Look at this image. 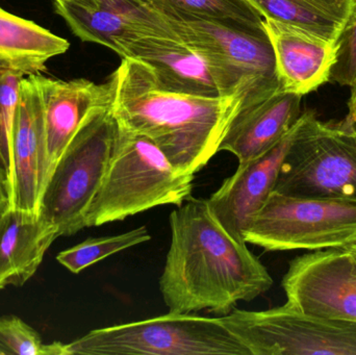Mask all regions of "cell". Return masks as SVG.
Here are the masks:
<instances>
[{
    "label": "cell",
    "mask_w": 356,
    "mask_h": 355,
    "mask_svg": "<svg viewBox=\"0 0 356 355\" xmlns=\"http://www.w3.org/2000/svg\"><path fill=\"white\" fill-rule=\"evenodd\" d=\"M265 18L288 23L336 42L355 0H250Z\"/></svg>",
    "instance_id": "obj_20"
},
{
    "label": "cell",
    "mask_w": 356,
    "mask_h": 355,
    "mask_svg": "<svg viewBox=\"0 0 356 355\" xmlns=\"http://www.w3.org/2000/svg\"><path fill=\"white\" fill-rule=\"evenodd\" d=\"M266 251L345 248L356 242V200L272 192L243 233Z\"/></svg>",
    "instance_id": "obj_7"
},
{
    "label": "cell",
    "mask_w": 356,
    "mask_h": 355,
    "mask_svg": "<svg viewBox=\"0 0 356 355\" xmlns=\"http://www.w3.org/2000/svg\"><path fill=\"white\" fill-rule=\"evenodd\" d=\"M122 58L145 63L159 85L168 91L207 97L234 95L211 63L180 39L140 38L125 48Z\"/></svg>",
    "instance_id": "obj_14"
},
{
    "label": "cell",
    "mask_w": 356,
    "mask_h": 355,
    "mask_svg": "<svg viewBox=\"0 0 356 355\" xmlns=\"http://www.w3.org/2000/svg\"><path fill=\"white\" fill-rule=\"evenodd\" d=\"M15 181L13 208L39 214L49 179L43 101L38 74L23 77L13 133Z\"/></svg>",
    "instance_id": "obj_12"
},
{
    "label": "cell",
    "mask_w": 356,
    "mask_h": 355,
    "mask_svg": "<svg viewBox=\"0 0 356 355\" xmlns=\"http://www.w3.org/2000/svg\"><path fill=\"white\" fill-rule=\"evenodd\" d=\"M54 10L81 41L106 46L121 56L140 38L179 39L156 0L54 1Z\"/></svg>",
    "instance_id": "obj_11"
},
{
    "label": "cell",
    "mask_w": 356,
    "mask_h": 355,
    "mask_svg": "<svg viewBox=\"0 0 356 355\" xmlns=\"http://www.w3.org/2000/svg\"><path fill=\"white\" fill-rule=\"evenodd\" d=\"M12 208V195L6 171L0 166V217Z\"/></svg>",
    "instance_id": "obj_26"
},
{
    "label": "cell",
    "mask_w": 356,
    "mask_h": 355,
    "mask_svg": "<svg viewBox=\"0 0 356 355\" xmlns=\"http://www.w3.org/2000/svg\"><path fill=\"white\" fill-rule=\"evenodd\" d=\"M16 354L54 355V343H42L35 329L18 317H0V355Z\"/></svg>",
    "instance_id": "obj_24"
},
{
    "label": "cell",
    "mask_w": 356,
    "mask_h": 355,
    "mask_svg": "<svg viewBox=\"0 0 356 355\" xmlns=\"http://www.w3.org/2000/svg\"><path fill=\"white\" fill-rule=\"evenodd\" d=\"M69 47L64 38L0 6V71L23 76L41 74L48 60L65 53Z\"/></svg>",
    "instance_id": "obj_19"
},
{
    "label": "cell",
    "mask_w": 356,
    "mask_h": 355,
    "mask_svg": "<svg viewBox=\"0 0 356 355\" xmlns=\"http://www.w3.org/2000/svg\"><path fill=\"white\" fill-rule=\"evenodd\" d=\"M50 175L75 133L98 106L112 99L110 83L97 85L86 79L62 81L38 74ZM49 175V177H50Z\"/></svg>",
    "instance_id": "obj_17"
},
{
    "label": "cell",
    "mask_w": 356,
    "mask_h": 355,
    "mask_svg": "<svg viewBox=\"0 0 356 355\" xmlns=\"http://www.w3.org/2000/svg\"><path fill=\"white\" fill-rule=\"evenodd\" d=\"M58 231L39 214L10 208L0 217V290L35 275Z\"/></svg>",
    "instance_id": "obj_18"
},
{
    "label": "cell",
    "mask_w": 356,
    "mask_h": 355,
    "mask_svg": "<svg viewBox=\"0 0 356 355\" xmlns=\"http://www.w3.org/2000/svg\"><path fill=\"white\" fill-rule=\"evenodd\" d=\"M298 126L299 119L271 149L254 160L238 165L236 172L207 199L216 218L236 240L245 242L243 233L249 221L274 191Z\"/></svg>",
    "instance_id": "obj_13"
},
{
    "label": "cell",
    "mask_w": 356,
    "mask_h": 355,
    "mask_svg": "<svg viewBox=\"0 0 356 355\" xmlns=\"http://www.w3.org/2000/svg\"><path fill=\"white\" fill-rule=\"evenodd\" d=\"M274 192L289 196L356 200V125L319 120L313 110L299 117Z\"/></svg>",
    "instance_id": "obj_6"
},
{
    "label": "cell",
    "mask_w": 356,
    "mask_h": 355,
    "mask_svg": "<svg viewBox=\"0 0 356 355\" xmlns=\"http://www.w3.org/2000/svg\"><path fill=\"white\" fill-rule=\"evenodd\" d=\"M345 249L348 251V254H350L351 258H353V262H355L356 266V242L355 243L351 244V245L347 246L345 247Z\"/></svg>",
    "instance_id": "obj_28"
},
{
    "label": "cell",
    "mask_w": 356,
    "mask_h": 355,
    "mask_svg": "<svg viewBox=\"0 0 356 355\" xmlns=\"http://www.w3.org/2000/svg\"><path fill=\"white\" fill-rule=\"evenodd\" d=\"M23 77L20 73L0 71V166L8 176L12 208L15 181L13 133Z\"/></svg>",
    "instance_id": "obj_23"
},
{
    "label": "cell",
    "mask_w": 356,
    "mask_h": 355,
    "mask_svg": "<svg viewBox=\"0 0 356 355\" xmlns=\"http://www.w3.org/2000/svg\"><path fill=\"white\" fill-rule=\"evenodd\" d=\"M122 58L108 81L117 122L152 140L177 170L196 174L219 152L246 94L207 97L168 91L145 63Z\"/></svg>",
    "instance_id": "obj_2"
},
{
    "label": "cell",
    "mask_w": 356,
    "mask_h": 355,
    "mask_svg": "<svg viewBox=\"0 0 356 355\" xmlns=\"http://www.w3.org/2000/svg\"><path fill=\"white\" fill-rule=\"evenodd\" d=\"M220 319L252 355H356V323L311 316L288 302L254 312L234 308Z\"/></svg>",
    "instance_id": "obj_9"
},
{
    "label": "cell",
    "mask_w": 356,
    "mask_h": 355,
    "mask_svg": "<svg viewBox=\"0 0 356 355\" xmlns=\"http://www.w3.org/2000/svg\"><path fill=\"white\" fill-rule=\"evenodd\" d=\"M351 95L349 98L348 108L349 114L348 116L353 119V122L356 125V81L353 85H351Z\"/></svg>",
    "instance_id": "obj_27"
},
{
    "label": "cell",
    "mask_w": 356,
    "mask_h": 355,
    "mask_svg": "<svg viewBox=\"0 0 356 355\" xmlns=\"http://www.w3.org/2000/svg\"><path fill=\"white\" fill-rule=\"evenodd\" d=\"M117 135L111 99L88 116L56 163L42 194L39 215L60 237L86 229L88 210L108 170Z\"/></svg>",
    "instance_id": "obj_4"
},
{
    "label": "cell",
    "mask_w": 356,
    "mask_h": 355,
    "mask_svg": "<svg viewBox=\"0 0 356 355\" xmlns=\"http://www.w3.org/2000/svg\"><path fill=\"white\" fill-rule=\"evenodd\" d=\"M170 247L160 290L169 312L227 315L269 291L273 279L246 242L232 237L207 199L190 198L170 215Z\"/></svg>",
    "instance_id": "obj_1"
},
{
    "label": "cell",
    "mask_w": 356,
    "mask_h": 355,
    "mask_svg": "<svg viewBox=\"0 0 356 355\" xmlns=\"http://www.w3.org/2000/svg\"><path fill=\"white\" fill-rule=\"evenodd\" d=\"M54 1L65 2V1H74V2H88L89 0H54Z\"/></svg>",
    "instance_id": "obj_29"
},
{
    "label": "cell",
    "mask_w": 356,
    "mask_h": 355,
    "mask_svg": "<svg viewBox=\"0 0 356 355\" xmlns=\"http://www.w3.org/2000/svg\"><path fill=\"white\" fill-rule=\"evenodd\" d=\"M150 239L152 236L146 226H140L120 235L89 238L86 241L60 252L56 256V261L73 274H79L88 267L108 256L141 245L150 241Z\"/></svg>",
    "instance_id": "obj_22"
},
{
    "label": "cell",
    "mask_w": 356,
    "mask_h": 355,
    "mask_svg": "<svg viewBox=\"0 0 356 355\" xmlns=\"http://www.w3.org/2000/svg\"><path fill=\"white\" fill-rule=\"evenodd\" d=\"M264 26L273 47L282 91L307 95L330 81L336 42L272 19L265 18Z\"/></svg>",
    "instance_id": "obj_16"
},
{
    "label": "cell",
    "mask_w": 356,
    "mask_h": 355,
    "mask_svg": "<svg viewBox=\"0 0 356 355\" xmlns=\"http://www.w3.org/2000/svg\"><path fill=\"white\" fill-rule=\"evenodd\" d=\"M177 12L255 33H266L265 17L250 0H160Z\"/></svg>",
    "instance_id": "obj_21"
},
{
    "label": "cell",
    "mask_w": 356,
    "mask_h": 355,
    "mask_svg": "<svg viewBox=\"0 0 356 355\" xmlns=\"http://www.w3.org/2000/svg\"><path fill=\"white\" fill-rule=\"evenodd\" d=\"M336 45V62L330 71V81L351 87L356 81V0Z\"/></svg>",
    "instance_id": "obj_25"
},
{
    "label": "cell",
    "mask_w": 356,
    "mask_h": 355,
    "mask_svg": "<svg viewBox=\"0 0 356 355\" xmlns=\"http://www.w3.org/2000/svg\"><path fill=\"white\" fill-rule=\"evenodd\" d=\"M282 286L286 302L300 312L356 323V266L345 248L297 256Z\"/></svg>",
    "instance_id": "obj_10"
},
{
    "label": "cell",
    "mask_w": 356,
    "mask_h": 355,
    "mask_svg": "<svg viewBox=\"0 0 356 355\" xmlns=\"http://www.w3.org/2000/svg\"><path fill=\"white\" fill-rule=\"evenodd\" d=\"M194 175L177 170L145 135L118 124L112 158L86 217L102 226L156 206H180L192 196Z\"/></svg>",
    "instance_id": "obj_3"
},
{
    "label": "cell",
    "mask_w": 356,
    "mask_h": 355,
    "mask_svg": "<svg viewBox=\"0 0 356 355\" xmlns=\"http://www.w3.org/2000/svg\"><path fill=\"white\" fill-rule=\"evenodd\" d=\"M156 1L177 37L211 63L230 93L251 97L282 90L267 33L195 18Z\"/></svg>",
    "instance_id": "obj_8"
},
{
    "label": "cell",
    "mask_w": 356,
    "mask_h": 355,
    "mask_svg": "<svg viewBox=\"0 0 356 355\" xmlns=\"http://www.w3.org/2000/svg\"><path fill=\"white\" fill-rule=\"evenodd\" d=\"M252 355L220 318L177 314L94 329L62 355Z\"/></svg>",
    "instance_id": "obj_5"
},
{
    "label": "cell",
    "mask_w": 356,
    "mask_h": 355,
    "mask_svg": "<svg viewBox=\"0 0 356 355\" xmlns=\"http://www.w3.org/2000/svg\"><path fill=\"white\" fill-rule=\"evenodd\" d=\"M301 99L299 94L282 90L245 97L226 131L219 151L234 154L238 165L265 154L298 120Z\"/></svg>",
    "instance_id": "obj_15"
}]
</instances>
